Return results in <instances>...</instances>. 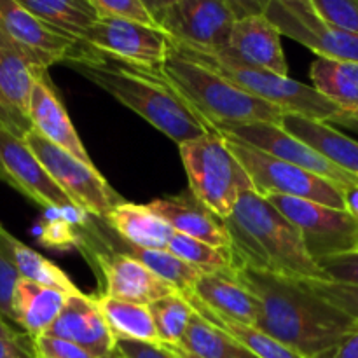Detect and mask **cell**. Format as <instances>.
<instances>
[{"mask_svg": "<svg viewBox=\"0 0 358 358\" xmlns=\"http://www.w3.org/2000/svg\"><path fill=\"white\" fill-rule=\"evenodd\" d=\"M115 352L122 358H177L163 345L128 341V339H117Z\"/></svg>", "mask_w": 358, "mask_h": 358, "instance_id": "obj_41", "label": "cell"}, {"mask_svg": "<svg viewBox=\"0 0 358 358\" xmlns=\"http://www.w3.org/2000/svg\"><path fill=\"white\" fill-rule=\"evenodd\" d=\"M282 128L315 147L318 152L358 178V142L336 129L331 122L315 121L303 115L285 114Z\"/></svg>", "mask_w": 358, "mask_h": 358, "instance_id": "obj_24", "label": "cell"}, {"mask_svg": "<svg viewBox=\"0 0 358 358\" xmlns=\"http://www.w3.org/2000/svg\"><path fill=\"white\" fill-rule=\"evenodd\" d=\"M191 294L222 317L240 324L257 325L261 304L234 276L222 273L203 275Z\"/></svg>", "mask_w": 358, "mask_h": 358, "instance_id": "obj_22", "label": "cell"}, {"mask_svg": "<svg viewBox=\"0 0 358 358\" xmlns=\"http://www.w3.org/2000/svg\"><path fill=\"white\" fill-rule=\"evenodd\" d=\"M17 2L49 27L77 41H80L84 31L100 17L90 0H17Z\"/></svg>", "mask_w": 358, "mask_h": 358, "instance_id": "obj_31", "label": "cell"}, {"mask_svg": "<svg viewBox=\"0 0 358 358\" xmlns=\"http://www.w3.org/2000/svg\"><path fill=\"white\" fill-rule=\"evenodd\" d=\"M269 201L297 227L315 261L358 250V219L348 210L289 196H269Z\"/></svg>", "mask_w": 358, "mask_h": 358, "instance_id": "obj_10", "label": "cell"}, {"mask_svg": "<svg viewBox=\"0 0 358 358\" xmlns=\"http://www.w3.org/2000/svg\"><path fill=\"white\" fill-rule=\"evenodd\" d=\"M96 303L115 339L161 345L159 334H157L149 306L114 299V297H108L105 294L96 297Z\"/></svg>", "mask_w": 358, "mask_h": 358, "instance_id": "obj_29", "label": "cell"}, {"mask_svg": "<svg viewBox=\"0 0 358 358\" xmlns=\"http://www.w3.org/2000/svg\"><path fill=\"white\" fill-rule=\"evenodd\" d=\"M224 226L231 238L234 271L250 268L299 282L324 280L297 227L259 192H243Z\"/></svg>", "mask_w": 358, "mask_h": 358, "instance_id": "obj_3", "label": "cell"}, {"mask_svg": "<svg viewBox=\"0 0 358 358\" xmlns=\"http://www.w3.org/2000/svg\"><path fill=\"white\" fill-rule=\"evenodd\" d=\"M0 247L9 255L14 268L17 269L23 280H30V282L38 283V285L55 287V289L66 292L69 296L80 292L76 283L70 280V276L62 268H58L55 262L45 259L44 255L38 254L37 250L30 248L28 245H24L16 236H13L2 224H0Z\"/></svg>", "mask_w": 358, "mask_h": 358, "instance_id": "obj_26", "label": "cell"}, {"mask_svg": "<svg viewBox=\"0 0 358 358\" xmlns=\"http://www.w3.org/2000/svg\"><path fill=\"white\" fill-rule=\"evenodd\" d=\"M168 250L191 264L203 275H212V273H222V275L234 276V262L229 250L215 248L208 243L189 238L185 234L175 233L171 238Z\"/></svg>", "mask_w": 358, "mask_h": 358, "instance_id": "obj_33", "label": "cell"}, {"mask_svg": "<svg viewBox=\"0 0 358 358\" xmlns=\"http://www.w3.org/2000/svg\"><path fill=\"white\" fill-rule=\"evenodd\" d=\"M331 358H358V331L346 336Z\"/></svg>", "mask_w": 358, "mask_h": 358, "instance_id": "obj_47", "label": "cell"}, {"mask_svg": "<svg viewBox=\"0 0 358 358\" xmlns=\"http://www.w3.org/2000/svg\"><path fill=\"white\" fill-rule=\"evenodd\" d=\"M311 86L345 114L358 112V63L317 58L310 70Z\"/></svg>", "mask_w": 358, "mask_h": 358, "instance_id": "obj_28", "label": "cell"}, {"mask_svg": "<svg viewBox=\"0 0 358 358\" xmlns=\"http://www.w3.org/2000/svg\"><path fill=\"white\" fill-rule=\"evenodd\" d=\"M236 20L227 0H175L157 17V24L177 44L220 52L229 44Z\"/></svg>", "mask_w": 358, "mask_h": 358, "instance_id": "obj_11", "label": "cell"}, {"mask_svg": "<svg viewBox=\"0 0 358 358\" xmlns=\"http://www.w3.org/2000/svg\"><path fill=\"white\" fill-rule=\"evenodd\" d=\"M220 135L229 136V138L240 140L247 145L255 147L259 150L271 154V156L280 157V159L292 163L310 173L318 175L325 178L336 187L341 189L343 192L352 187H358V178L352 173L339 168L338 164L332 163L329 157L318 152L315 147L308 145L301 138L294 136L282 124H269V122H255V124L233 126V128L220 129Z\"/></svg>", "mask_w": 358, "mask_h": 358, "instance_id": "obj_12", "label": "cell"}, {"mask_svg": "<svg viewBox=\"0 0 358 358\" xmlns=\"http://www.w3.org/2000/svg\"><path fill=\"white\" fill-rule=\"evenodd\" d=\"M0 358H35L31 339H0Z\"/></svg>", "mask_w": 358, "mask_h": 358, "instance_id": "obj_44", "label": "cell"}, {"mask_svg": "<svg viewBox=\"0 0 358 358\" xmlns=\"http://www.w3.org/2000/svg\"><path fill=\"white\" fill-rule=\"evenodd\" d=\"M65 63L145 119L177 145L206 133H219L192 110L159 70L140 69L105 58L83 42Z\"/></svg>", "mask_w": 358, "mask_h": 358, "instance_id": "obj_2", "label": "cell"}, {"mask_svg": "<svg viewBox=\"0 0 358 358\" xmlns=\"http://www.w3.org/2000/svg\"><path fill=\"white\" fill-rule=\"evenodd\" d=\"M80 42L105 58L150 70H159L171 52V38L163 28L124 17H98Z\"/></svg>", "mask_w": 358, "mask_h": 358, "instance_id": "obj_9", "label": "cell"}, {"mask_svg": "<svg viewBox=\"0 0 358 358\" xmlns=\"http://www.w3.org/2000/svg\"><path fill=\"white\" fill-rule=\"evenodd\" d=\"M178 152L187 173L189 192L219 219L226 220L233 213L243 192L255 191L250 175L220 133L187 140L178 145Z\"/></svg>", "mask_w": 358, "mask_h": 358, "instance_id": "obj_5", "label": "cell"}, {"mask_svg": "<svg viewBox=\"0 0 358 358\" xmlns=\"http://www.w3.org/2000/svg\"><path fill=\"white\" fill-rule=\"evenodd\" d=\"M103 358H122V357L119 355V353L115 352V350H114V352H112V353H108V355H105Z\"/></svg>", "mask_w": 358, "mask_h": 358, "instance_id": "obj_53", "label": "cell"}, {"mask_svg": "<svg viewBox=\"0 0 358 358\" xmlns=\"http://www.w3.org/2000/svg\"><path fill=\"white\" fill-rule=\"evenodd\" d=\"M178 345L199 358H257L238 339L217 325L210 324L196 311Z\"/></svg>", "mask_w": 358, "mask_h": 358, "instance_id": "obj_32", "label": "cell"}, {"mask_svg": "<svg viewBox=\"0 0 358 358\" xmlns=\"http://www.w3.org/2000/svg\"><path fill=\"white\" fill-rule=\"evenodd\" d=\"M140 2L145 6V9L149 10L150 14H152L154 20H156V23H157V17H159L161 14H163L164 10H166L168 7L175 2V0H140Z\"/></svg>", "mask_w": 358, "mask_h": 358, "instance_id": "obj_48", "label": "cell"}, {"mask_svg": "<svg viewBox=\"0 0 358 358\" xmlns=\"http://www.w3.org/2000/svg\"><path fill=\"white\" fill-rule=\"evenodd\" d=\"M0 180L48 210H79L35 157L23 136L0 124Z\"/></svg>", "mask_w": 358, "mask_h": 358, "instance_id": "obj_13", "label": "cell"}, {"mask_svg": "<svg viewBox=\"0 0 358 358\" xmlns=\"http://www.w3.org/2000/svg\"><path fill=\"white\" fill-rule=\"evenodd\" d=\"M185 299L191 303V306L194 308V311L198 315H201L205 320H208L210 324L217 325L219 329L226 331L227 334L233 336L234 339L241 343L245 348L250 350L257 358H306L301 353H297L296 350H292L290 346L283 345L278 339L271 338L269 334H266L264 331L257 329L255 325H247L240 324L236 320H231V318L222 317V315L215 313L213 310H210L206 304H203L201 301L196 299L191 292L184 294Z\"/></svg>", "mask_w": 358, "mask_h": 358, "instance_id": "obj_30", "label": "cell"}, {"mask_svg": "<svg viewBox=\"0 0 358 358\" xmlns=\"http://www.w3.org/2000/svg\"><path fill=\"white\" fill-rule=\"evenodd\" d=\"M28 119L31 128L49 142L70 152L77 159L93 164L79 133L73 128L65 105L49 80L48 72H38L35 76L28 105Z\"/></svg>", "mask_w": 358, "mask_h": 358, "instance_id": "obj_18", "label": "cell"}, {"mask_svg": "<svg viewBox=\"0 0 358 358\" xmlns=\"http://www.w3.org/2000/svg\"><path fill=\"white\" fill-rule=\"evenodd\" d=\"M101 220L119 238L140 248L168 250V245L175 236L173 227L154 213L149 205L122 201Z\"/></svg>", "mask_w": 358, "mask_h": 358, "instance_id": "obj_23", "label": "cell"}, {"mask_svg": "<svg viewBox=\"0 0 358 358\" xmlns=\"http://www.w3.org/2000/svg\"><path fill=\"white\" fill-rule=\"evenodd\" d=\"M159 72L215 131L255 122L282 124L285 112L247 93L205 63L180 55L173 48Z\"/></svg>", "mask_w": 358, "mask_h": 358, "instance_id": "obj_4", "label": "cell"}, {"mask_svg": "<svg viewBox=\"0 0 358 358\" xmlns=\"http://www.w3.org/2000/svg\"><path fill=\"white\" fill-rule=\"evenodd\" d=\"M149 310L156 324L161 345H178L194 315L191 303L180 292L154 301L149 304Z\"/></svg>", "mask_w": 358, "mask_h": 358, "instance_id": "obj_34", "label": "cell"}, {"mask_svg": "<svg viewBox=\"0 0 358 358\" xmlns=\"http://www.w3.org/2000/svg\"><path fill=\"white\" fill-rule=\"evenodd\" d=\"M149 208L166 220L175 233L185 234L215 248L231 250V238L224 220L203 206L191 192L156 199L149 203Z\"/></svg>", "mask_w": 358, "mask_h": 358, "instance_id": "obj_20", "label": "cell"}, {"mask_svg": "<svg viewBox=\"0 0 358 358\" xmlns=\"http://www.w3.org/2000/svg\"><path fill=\"white\" fill-rule=\"evenodd\" d=\"M108 236L110 238H108L107 243H105L108 248H114V250L121 252V254L135 257L136 261H140L143 266H147L154 275L159 276V278L164 280L166 283H170L171 287H175L180 294L192 292V289L196 287L198 280L203 276L201 271L192 268L191 264L182 261L180 257L171 254L170 250L135 247V245L128 243V241H124L122 238H119L114 231H110Z\"/></svg>", "mask_w": 358, "mask_h": 358, "instance_id": "obj_27", "label": "cell"}, {"mask_svg": "<svg viewBox=\"0 0 358 358\" xmlns=\"http://www.w3.org/2000/svg\"><path fill=\"white\" fill-rule=\"evenodd\" d=\"M163 346H166V348L170 350V352L173 353L177 358H199L198 355H194V353H191V352H187L185 348H182L180 345H163Z\"/></svg>", "mask_w": 358, "mask_h": 358, "instance_id": "obj_52", "label": "cell"}, {"mask_svg": "<svg viewBox=\"0 0 358 358\" xmlns=\"http://www.w3.org/2000/svg\"><path fill=\"white\" fill-rule=\"evenodd\" d=\"M313 292L358 322V287L329 280H304Z\"/></svg>", "mask_w": 358, "mask_h": 358, "instance_id": "obj_35", "label": "cell"}, {"mask_svg": "<svg viewBox=\"0 0 358 358\" xmlns=\"http://www.w3.org/2000/svg\"><path fill=\"white\" fill-rule=\"evenodd\" d=\"M317 264L320 266L324 280L358 287V250L320 259Z\"/></svg>", "mask_w": 358, "mask_h": 358, "instance_id": "obj_37", "label": "cell"}, {"mask_svg": "<svg viewBox=\"0 0 358 358\" xmlns=\"http://www.w3.org/2000/svg\"><path fill=\"white\" fill-rule=\"evenodd\" d=\"M0 124H3L20 136H24V133L31 128L30 121L21 114H17L14 108H10L7 101L2 98V94H0Z\"/></svg>", "mask_w": 358, "mask_h": 358, "instance_id": "obj_43", "label": "cell"}, {"mask_svg": "<svg viewBox=\"0 0 358 358\" xmlns=\"http://www.w3.org/2000/svg\"><path fill=\"white\" fill-rule=\"evenodd\" d=\"M45 334L76 343L98 358L114 352L117 343L98 306L96 296H84L83 292L69 296L65 308Z\"/></svg>", "mask_w": 358, "mask_h": 358, "instance_id": "obj_19", "label": "cell"}, {"mask_svg": "<svg viewBox=\"0 0 358 358\" xmlns=\"http://www.w3.org/2000/svg\"><path fill=\"white\" fill-rule=\"evenodd\" d=\"M38 72L48 70L38 69L7 35L0 31V94L10 108L27 119L31 87Z\"/></svg>", "mask_w": 358, "mask_h": 358, "instance_id": "obj_25", "label": "cell"}, {"mask_svg": "<svg viewBox=\"0 0 358 358\" xmlns=\"http://www.w3.org/2000/svg\"><path fill=\"white\" fill-rule=\"evenodd\" d=\"M231 150L240 159L247 173L254 182L255 191L264 198L269 196H289V198L306 199V201L320 203L331 208L346 210L345 192L334 184L318 175L310 173L292 163L271 156L226 136Z\"/></svg>", "mask_w": 358, "mask_h": 358, "instance_id": "obj_7", "label": "cell"}, {"mask_svg": "<svg viewBox=\"0 0 358 358\" xmlns=\"http://www.w3.org/2000/svg\"><path fill=\"white\" fill-rule=\"evenodd\" d=\"M20 280L21 276L13 261L0 247V315L9 322H13V296Z\"/></svg>", "mask_w": 358, "mask_h": 358, "instance_id": "obj_40", "label": "cell"}, {"mask_svg": "<svg viewBox=\"0 0 358 358\" xmlns=\"http://www.w3.org/2000/svg\"><path fill=\"white\" fill-rule=\"evenodd\" d=\"M69 294L21 278L13 296V322L28 338L45 334L65 308Z\"/></svg>", "mask_w": 358, "mask_h": 358, "instance_id": "obj_21", "label": "cell"}, {"mask_svg": "<svg viewBox=\"0 0 358 358\" xmlns=\"http://www.w3.org/2000/svg\"><path fill=\"white\" fill-rule=\"evenodd\" d=\"M313 3L324 23L358 34V0H313Z\"/></svg>", "mask_w": 358, "mask_h": 358, "instance_id": "obj_36", "label": "cell"}, {"mask_svg": "<svg viewBox=\"0 0 358 358\" xmlns=\"http://www.w3.org/2000/svg\"><path fill=\"white\" fill-rule=\"evenodd\" d=\"M0 31L42 70L65 63L80 44L38 20L17 0H0Z\"/></svg>", "mask_w": 358, "mask_h": 358, "instance_id": "obj_14", "label": "cell"}, {"mask_svg": "<svg viewBox=\"0 0 358 358\" xmlns=\"http://www.w3.org/2000/svg\"><path fill=\"white\" fill-rule=\"evenodd\" d=\"M93 255L103 278L105 296L149 306L154 301L178 292L131 255L121 254L107 245L93 250Z\"/></svg>", "mask_w": 358, "mask_h": 358, "instance_id": "obj_15", "label": "cell"}, {"mask_svg": "<svg viewBox=\"0 0 358 358\" xmlns=\"http://www.w3.org/2000/svg\"><path fill=\"white\" fill-rule=\"evenodd\" d=\"M231 9L234 10L236 17L255 16V14H264L268 9L269 0H227Z\"/></svg>", "mask_w": 358, "mask_h": 358, "instance_id": "obj_45", "label": "cell"}, {"mask_svg": "<svg viewBox=\"0 0 358 358\" xmlns=\"http://www.w3.org/2000/svg\"><path fill=\"white\" fill-rule=\"evenodd\" d=\"M23 138L52 180L70 196L80 212L94 219H103L115 205L122 203L121 196L108 185L94 164L77 159L34 128L28 129Z\"/></svg>", "mask_w": 358, "mask_h": 358, "instance_id": "obj_8", "label": "cell"}, {"mask_svg": "<svg viewBox=\"0 0 358 358\" xmlns=\"http://www.w3.org/2000/svg\"><path fill=\"white\" fill-rule=\"evenodd\" d=\"M264 14L276 24L280 34L313 51L317 58L358 63V34L331 27L320 17L308 21L299 20L276 0H269Z\"/></svg>", "mask_w": 358, "mask_h": 358, "instance_id": "obj_17", "label": "cell"}, {"mask_svg": "<svg viewBox=\"0 0 358 358\" xmlns=\"http://www.w3.org/2000/svg\"><path fill=\"white\" fill-rule=\"evenodd\" d=\"M332 124H341L345 126V128L358 133V112H353V114H341Z\"/></svg>", "mask_w": 358, "mask_h": 358, "instance_id": "obj_50", "label": "cell"}, {"mask_svg": "<svg viewBox=\"0 0 358 358\" xmlns=\"http://www.w3.org/2000/svg\"><path fill=\"white\" fill-rule=\"evenodd\" d=\"M213 55H224L247 66L289 76V63L282 48V34L266 14L236 20L227 48Z\"/></svg>", "mask_w": 358, "mask_h": 358, "instance_id": "obj_16", "label": "cell"}, {"mask_svg": "<svg viewBox=\"0 0 358 358\" xmlns=\"http://www.w3.org/2000/svg\"><path fill=\"white\" fill-rule=\"evenodd\" d=\"M90 2L98 10L100 17H124V20H133L138 21V23L159 27L152 14L145 9V6L140 0H90Z\"/></svg>", "mask_w": 358, "mask_h": 358, "instance_id": "obj_39", "label": "cell"}, {"mask_svg": "<svg viewBox=\"0 0 358 358\" xmlns=\"http://www.w3.org/2000/svg\"><path fill=\"white\" fill-rule=\"evenodd\" d=\"M30 339L35 358H98L90 350L55 336L42 334Z\"/></svg>", "mask_w": 358, "mask_h": 358, "instance_id": "obj_38", "label": "cell"}, {"mask_svg": "<svg viewBox=\"0 0 358 358\" xmlns=\"http://www.w3.org/2000/svg\"><path fill=\"white\" fill-rule=\"evenodd\" d=\"M345 199H346V210L358 219V187H352L348 191H345Z\"/></svg>", "mask_w": 358, "mask_h": 358, "instance_id": "obj_51", "label": "cell"}, {"mask_svg": "<svg viewBox=\"0 0 358 358\" xmlns=\"http://www.w3.org/2000/svg\"><path fill=\"white\" fill-rule=\"evenodd\" d=\"M27 338H28L27 334H21L17 329H14L13 325H10V322L7 320L6 317L0 315V339H16V341H20V339H27Z\"/></svg>", "mask_w": 358, "mask_h": 358, "instance_id": "obj_49", "label": "cell"}, {"mask_svg": "<svg viewBox=\"0 0 358 358\" xmlns=\"http://www.w3.org/2000/svg\"><path fill=\"white\" fill-rule=\"evenodd\" d=\"M41 240L48 247H66L76 241V234L72 233L70 226L63 224V220H55L44 227Z\"/></svg>", "mask_w": 358, "mask_h": 358, "instance_id": "obj_42", "label": "cell"}, {"mask_svg": "<svg viewBox=\"0 0 358 358\" xmlns=\"http://www.w3.org/2000/svg\"><path fill=\"white\" fill-rule=\"evenodd\" d=\"M276 2L282 3L283 7H287L290 13H294L299 20L303 21L320 17L317 14V9H315L313 0H276Z\"/></svg>", "mask_w": 358, "mask_h": 358, "instance_id": "obj_46", "label": "cell"}, {"mask_svg": "<svg viewBox=\"0 0 358 358\" xmlns=\"http://www.w3.org/2000/svg\"><path fill=\"white\" fill-rule=\"evenodd\" d=\"M171 48L180 55L189 56L199 63H205L206 66L219 72L220 76L227 77L238 87L275 105L285 114L303 115V117L331 122V124L339 115L345 114L338 105L327 100L322 93H318L313 86L290 79L289 76H278V73L269 72V70L247 66L224 55L196 51V49L185 48V45L177 44L173 41H171Z\"/></svg>", "mask_w": 358, "mask_h": 358, "instance_id": "obj_6", "label": "cell"}, {"mask_svg": "<svg viewBox=\"0 0 358 358\" xmlns=\"http://www.w3.org/2000/svg\"><path fill=\"white\" fill-rule=\"evenodd\" d=\"M234 278L261 304L255 327L306 358H331L339 343L358 331V322L318 296L306 282L250 268Z\"/></svg>", "mask_w": 358, "mask_h": 358, "instance_id": "obj_1", "label": "cell"}]
</instances>
